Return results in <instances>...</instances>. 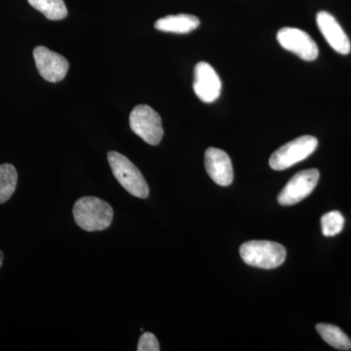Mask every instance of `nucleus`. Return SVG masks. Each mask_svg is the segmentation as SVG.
I'll use <instances>...</instances> for the list:
<instances>
[{
    "label": "nucleus",
    "instance_id": "2",
    "mask_svg": "<svg viewBox=\"0 0 351 351\" xmlns=\"http://www.w3.org/2000/svg\"><path fill=\"white\" fill-rule=\"evenodd\" d=\"M286 255L283 245L267 240H253L240 247V257L244 263L258 269H276L285 262Z\"/></svg>",
    "mask_w": 351,
    "mask_h": 351
},
{
    "label": "nucleus",
    "instance_id": "15",
    "mask_svg": "<svg viewBox=\"0 0 351 351\" xmlns=\"http://www.w3.org/2000/svg\"><path fill=\"white\" fill-rule=\"evenodd\" d=\"M18 173L11 164L0 165V204L10 199L17 186Z\"/></svg>",
    "mask_w": 351,
    "mask_h": 351
},
{
    "label": "nucleus",
    "instance_id": "9",
    "mask_svg": "<svg viewBox=\"0 0 351 351\" xmlns=\"http://www.w3.org/2000/svg\"><path fill=\"white\" fill-rule=\"evenodd\" d=\"M193 90L196 96L204 103H214L221 95V82L211 64L200 62L195 69Z\"/></svg>",
    "mask_w": 351,
    "mask_h": 351
},
{
    "label": "nucleus",
    "instance_id": "10",
    "mask_svg": "<svg viewBox=\"0 0 351 351\" xmlns=\"http://www.w3.org/2000/svg\"><path fill=\"white\" fill-rule=\"evenodd\" d=\"M204 162L208 175L217 184L226 186L232 184V163L226 152L216 147H210L205 152Z\"/></svg>",
    "mask_w": 351,
    "mask_h": 351
},
{
    "label": "nucleus",
    "instance_id": "16",
    "mask_svg": "<svg viewBox=\"0 0 351 351\" xmlns=\"http://www.w3.org/2000/svg\"><path fill=\"white\" fill-rule=\"evenodd\" d=\"M345 226V218L339 211H332L321 218V228L325 237H331L339 234Z\"/></svg>",
    "mask_w": 351,
    "mask_h": 351
},
{
    "label": "nucleus",
    "instance_id": "12",
    "mask_svg": "<svg viewBox=\"0 0 351 351\" xmlns=\"http://www.w3.org/2000/svg\"><path fill=\"white\" fill-rule=\"evenodd\" d=\"M200 21L189 14L169 15L157 20L154 27L157 31L172 32V34H189L199 27Z\"/></svg>",
    "mask_w": 351,
    "mask_h": 351
},
{
    "label": "nucleus",
    "instance_id": "5",
    "mask_svg": "<svg viewBox=\"0 0 351 351\" xmlns=\"http://www.w3.org/2000/svg\"><path fill=\"white\" fill-rule=\"evenodd\" d=\"M132 131L149 145H157L162 140L164 130L160 115L147 105H138L130 113Z\"/></svg>",
    "mask_w": 351,
    "mask_h": 351
},
{
    "label": "nucleus",
    "instance_id": "6",
    "mask_svg": "<svg viewBox=\"0 0 351 351\" xmlns=\"http://www.w3.org/2000/svg\"><path fill=\"white\" fill-rule=\"evenodd\" d=\"M320 173L317 169L301 171L287 182L278 195L279 204L291 206L301 202L311 195L319 181Z\"/></svg>",
    "mask_w": 351,
    "mask_h": 351
},
{
    "label": "nucleus",
    "instance_id": "18",
    "mask_svg": "<svg viewBox=\"0 0 351 351\" xmlns=\"http://www.w3.org/2000/svg\"><path fill=\"white\" fill-rule=\"evenodd\" d=\"M3 258H4L3 253H2L1 251H0V267H2V263H3Z\"/></svg>",
    "mask_w": 351,
    "mask_h": 351
},
{
    "label": "nucleus",
    "instance_id": "13",
    "mask_svg": "<svg viewBox=\"0 0 351 351\" xmlns=\"http://www.w3.org/2000/svg\"><path fill=\"white\" fill-rule=\"evenodd\" d=\"M316 331L325 341L339 350H350L351 339L346 336L343 330L332 324L320 323L316 326Z\"/></svg>",
    "mask_w": 351,
    "mask_h": 351
},
{
    "label": "nucleus",
    "instance_id": "4",
    "mask_svg": "<svg viewBox=\"0 0 351 351\" xmlns=\"http://www.w3.org/2000/svg\"><path fill=\"white\" fill-rule=\"evenodd\" d=\"M317 138L313 136L295 138L274 152L269 159L270 167L276 171L288 169L311 156L317 149Z\"/></svg>",
    "mask_w": 351,
    "mask_h": 351
},
{
    "label": "nucleus",
    "instance_id": "17",
    "mask_svg": "<svg viewBox=\"0 0 351 351\" xmlns=\"http://www.w3.org/2000/svg\"><path fill=\"white\" fill-rule=\"evenodd\" d=\"M138 351H159V343L156 337L149 332H145L138 339Z\"/></svg>",
    "mask_w": 351,
    "mask_h": 351
},
{
    "label": "nucleus",
    "instance_id": "11",
    "mask_svg": "<svg viewBox=\"0 0 351 351\" xmlns=\"http://www.w3.org/2000/svg\"><path fill=\"white\" fill-rule=\"evenodd\" d=\"M316 22L321 34L332 49L341 55L350 54L351 44L343 27L331 14L321 11L316 16Z\"/></svg>",
    "mask_w": 351,
    "mask_h": 351
},
{
    "label": "nucleus",
    "instance_id": "14",
    "mask_svg": "<svg viewBox=\"0 0 351 351\" xmlns=\"http://www.w3.org/2000/svg\"><path fill=\"white\" fill-rule=\"evenodd\" d=\"M34 9L43 14L47 19L63 20L68 16L64 0H27Z\"/></svg>",
    "mask_w": 351,
    "mask_h": 351
},
{
    "label": "nucleus",
    "instance_id": "8",
    "mask_svg": "<svg viewBox=\"0 0 351 351\" xmlns=\"http://www.w3.org/2000/svg\"><path fill=\"white\" fill-rule=\"evenodd\" d=\"M34 62L39 75L47 82L56 83L66 77L69 64L66 58L44 47L38 46L34 50Z\"/></svg>",
    "mask_w": 351,
    "mask_h": 351
},
{
    "label": "nucleus",
    "instance_id": "7",
    "mask_svg": "<svg viewBox=\"0 0 351 351\" xmlns=\"http://www.w3.org/2000/svg\"><path fill=\"white\" fill-rule=\"evenodd\" d=\"M277 41L285 50L304 60L314 61L319 54L317 44L306 32L295 27H283L277 34Z\"/></svg>",
    "mask_w": 351,
    "mask_h": 351
},
{
    "label": "nucleus",
    "instance_id": "3",
    "mask_svg": "<svg viewBox=\"0 0 351 351\" xmlns=\"http://www.w3.org/2000/svg\"><path fill=\"white\" fill-rule=\"evenodd\" d=\"M108 160L113 176L122 188L135 197L145 199L149 196V189L144 176L126 156L119 152H110Z\"/></svg>",
    "mask_w": 351,
    "mask_h": 351
},
{
    "label": "nucleus",
    "instance_id": "1",
    "mask_svg": "<svg viewBox=\"0 0 351 351\" xmlns=\"http://www.w3.org/2000/svg\"><path fill=\"white\" fill-rule=\"evenodd\" d=\"M73 212L76 225L86 232L107 230L112 223V206L105 200L93 196L76 201Z\"/></svg>",
    "mask_w": 351,
    "mask_h": 351
}]
</instances>
